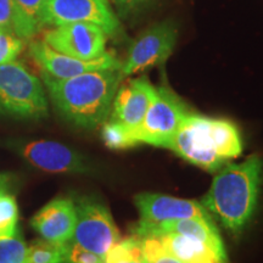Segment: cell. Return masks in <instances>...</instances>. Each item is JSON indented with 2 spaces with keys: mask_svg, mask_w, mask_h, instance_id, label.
<instances>
[{
  "mask_svg": "<svg viewBox=\"0 0 263 263\" xmlns=\"http://www.w3.org/2000/svg\"><path fill=\"white\" fill-rule=\"evenodd\" d=\"M190 112L185 103L172 89L164 85L159 87L144 120L132 130L137 145L149 144L168 149L171 140Z\"/></svg>",
  "mask_w": 263,
  "mask_h": 263,
  "instance_id": "cell-5",
  "label": "cell"
},
{
  "mask_svg": "<svg viewBox=\"0 0 263 263\" xmlns=\"http://www.w3.org/2000/svg\"><path fill=\"white\" fill-rule=\"evenodd\" d=\"M176 43L177 28L172 22L164 21L150 27L130 45L127 60L121 67L122 77L164 64L172 55Z\"/></svg>",
  "mask_w": 263,
  "mask_h": 263,
  "instance_id": "cell-9",
  "label": "cell"
},
{
  "mask_svg": "<svg viewBox=\"0 0 263 263\" xmlns=\"http://www.w3.org/2000/svg\"><path fill=\"white\" fill-rule=\"evenodd\" d=\"M133 129L122 126V124L106 121L103 124L101 130V138L105 145L112 150H124L129 147L137 146L136 140L133 137Z\"/></svg>",
  "mask_w": 263,
  "mask_h": 263,
  "instance_id": "cell-21",
  "label": "cell"
},
{
  "mask_svg": "<svg viewBox=\"0 0 263 263\" xmlns=\"http://www.w3.org/2000/svg\"><path fill=\"white\" fill-rule=\"evenodd\" d=\"M18 206L9 190L0 192V239L11 238L17 233Z\"/></svg>",
  "mask_w": 263,
  "mask_h": 263,
  "instance_id": "cell-20",
  "label": "cell"
},
{
  "mask_svg": "<svg viewBox=\"0 0 263 263\" xmlns=\"http://www.w3.org/2000/svg\"><path fill=\"white\" fill-rule=\"evenodd\" d=\"M242 139L233 122L190 112L168 149L210 173H216L242 153Z\"/></svg>",
  "mask_w": 263,
  "mask_h": 263,
  "instance_id": "cell-3",
  "label": "cell"
},
{
  "mask_svg": "<svg viewBox=\"0 0 263 263\" xmlns=\"http://www.w3.org/2000/svg\"><path fill=\"white\" fill-rule=\"evenodd\" d=\"M115 4L117 5V8L121 10V11H126V10L129 8V6L133 4L136 0H114Z\"/></svg>",
  "mask_w": 263,
  "mask_h": 263,
  "instance_id": "cell-27",
  "label": "cell"
},
{
  "mask_svg": "<svg viewBox=\"0 0 263 263\" xmlns=\"http://www.w3.org/2000/svg\"><path fill=\"white\" fill-rule=\"evenodd\" d=\"M74 203L77 223L71 241L105 257L121 240L110 211L103 202L93 197H81Z\"/></svg>",
  "mask_w": 263,
  "mask_h": 263,
  "instance_id": "cell-6",
  "label": "cell"
},
{
  "mask_svg": "<svg viewBox=\"0 0 263 263\" xmlns=\"http://www.w3.org/2000/svg\"><path fill=\"white\" fill-rule=\"evenodd\" d=\"M166 233H173V234L200 240V241L212 246L217 251L227 254L221 234H219L212 218L194 217V218L174 219V221L160 223L139 221L137 224H134V227H132V234L136 236L161 235L166 234Z\"/></svg>",
  "mask_w": 263,
  "mask_h": 263,
  "instance_id": "cell-14",
  "label": "cell"
},
{
  "mask_svg": "<svg viewBox=\"0 0 263 263\" xmlns=\"http://www.w3.org/2000/svg\"><path fill=\"white\" fill-rule=\"evenodd\" d=\"M0 31L14 32V4H12V0H0Z\"/></svg>",
  "mask_w": 263,
  "mask_h": 263,
  "instance_id": "cell-26",
  "label": "cell"
},
{
  "mask_svg": "<svg viewBox=\"0 0 263 263\" xmlns=\"http://www.w3.org/2000/svg\"><path fill=\"white\" fill-rule=\"evenodd\" d=\"M171 254L183 263H228L227 254L217 251L200 240L186 238L173 233L157 235Z\"/></svg>",
  "mask_w": 263,
  "mask_h": 263,
  "instance_id": "cell-16",
  "label": "cell"
},
{
  "mask_svg": "<svg viewBox=\"0 0 263 263\" xmlns=\"http://www.w3.org/2000/svg\"><path fill=\"white\" fill-rule=\"evenodd\" d=\"M262 178L263 162L257 155L228 162L217 172L201 203L230 234L240 235L257 209Z\"/></svg>",
  "mask_w": 263,
  "mask_h": 263,
  "instance_id": "cell-2",
  "label": "cell"
},
{
  "mask_svg": "<svg viewBox=\"0 0 263 263\" xmlns=\"http://www.w3.org/2000/svg\"><path fill=\"white\" fill-rule=\"evenodd\" d=\"M156 93L157 88L146 77L129 80L118 88L108 121L134 129L144 120Z\"/></svg>",
  "mask_w": 263,
  "mask_h": 263,
  "instance_id": "cell-12",
  "label": "cell"
},
{
  "mask_svg": "<svg viewBox=\"0 0 263 263\" xmlns=\"http://www.w3.org/2000/svg\"><path fill=\"white\" fill-rule=\"evenodd\" d=\"M105 263H146L140 239L132 234L117 241L105 256Z\"/></svg>",
  "mask_w": 263,
  "mask_h": 263,
  "instance_id": "cell-18",
  "label": "cell"
},
{
  "mask_svg": "<svg viewBox=\"0 0 263 263\" xmlns=\"http://www.w3.org/2000/svg\"><path fill=\"white\" fill-rule=\"evenodd\" d=\"M9 179L10 177L6 174H0V192L9 190Z\"/></svg>",
  "mask_w": 263,
  "mask_h": 263,
  "instance_id": "cell-28",
  "label": "cell"
},
{
  "mask_svg": "<svg viewBox=\"0 0 263 263\" xmlns=\"http://www.w3.org/2000/svg\"><path fill=\"white\" fill-rule=\"evenodd\" d=\"M61 263H105V257L88 251L70 240L66 244V256Z\"/></svg>",
  "mask_w": 263,
  "mask_h": 263,
  "instance_id": "cell-25",
  "label": "cell"
},
{
  "mask_svg": "<svg viewBox=\"0 0 263 263\" xmlns=\"http://www.w3.org/2000/svg\"><path fill=\"white\" fill-rule=\"evenodd\" d=\"M66 244L37 239L28 245L27 263H61L66 256Z\"/></svg>",
  "mask_w": 263,
  "mask_h": 263,
  "instance_id": "cell-19",
  "label": "cell"
},
{
  "mask_svg": "<svg viewBox=\"0 0 263 263\" xmlns=\"http://www.w3.org/2000/svg\"><path fill=\"white\" fill-rule=\"evenodd\" d=\"M43 42L61 54L81 60H94L106 52L107 34L97 25L73 22L48 29Z\"/></svg>",
  "mask_w": 263,
  "mask_h": 263,
  "instance_id": "cell-8",
  "label": "cell"
},
{
  "mask_svg": "<svg viewBox=\"0 0 263 263\" xmlns=\"http://www.w3.org/2000/svg\"><path fill=\"white\" fill-rule=\"evenodd\" d=\"M14 32L21 39H31L44 27L43 9L45 0H12Z\"/></svg>",
  "mask_w": 263,
  "mask_h": 263,
  "instance_id": "cell-17",
  "label": "cell"
},
{
  "mask_svg": "<svg viewBox=\"0 0 263 263\" xmlns=\"http://www.w3.org/2000/svg\"><path fill=\"white\" fill-rule=\"evenodd\" d=\"M29 55L41 66L44 73L58 80H66L91 71L122 67V62L111 52L106 51L94 60H81L54 50L45 42H32L29 44Z\"/></svg>",
  "mask_w": 263,
  "mask_h": 263,
  "instance_id": "cell-11",
  "label": "cell"
},
{
  "mask_svg": "<svg viewBox=\"0 0 263 263\" xmlns=\"http://www.w3.org/2000/svg\"><path fill=\"white\" fill-rule=\"evenodd\" d=\"M141 241L144 258L146 263H183L178 257L164 248L157 235L138 236Z\"/></svg>",
  "mask_w": 263,
  "mask_h": 263,
  "instance_id": "cell-23",
  "label": "cell"
},
{
  "mask_svg": "<svg viewBox=\"0 0 263 263\" xmlns=\"http://www.w3.org/2000/svg\"><path fill=\"white\" fill-rule=\"evenodd\" d=\"M87 22L104 29L107 37L118 38L122 27L108 0H45L43 9L44 26Z\"/></svg>",
  "mask_w": 263,
  "mask_h": 263,
  "instance_id": "cell-7",
  "label": "cell"
},
{
  "mask_svg": "<svg viewBox=\"0 0 263 263\" xmlns=\"http://www.w3.org/2000/svg\"><path fill=\"white\" fill-rule=\"evenodd\" d=\"M16 150L31 166L49 173H84L89 164L71 147L51 140L11 141Z\"/></svg>",
  "mask_w": 263,
  "mask_h": 263,
  "instance_id": "cell-10",
  "label": "cell"
},
{
  "mask_svg": "<svg viewBox=\"0 0 263 263\" xmlns=\"http://www.w3.org/2000/svg\"><path fill=\"white\" fill-rule=\"evenodd\" d=\"M134 201L141 222L160 223L194 217L212 218L205 206L196 200L179 199L163 194L141 193L138 194Z\"/></svg>",
  "mask_w": 263,
  "mask_h": 263,
  "instance_id": "cell-13",
  "label": "cell"
},
{
  "mask_svg": "<svg viewBox=\"0 0 263 263\" xmlns=\"http://www.w3.org/2000/svg\"><path fill=\"white\" fill-rule=\"evenodd\" d=\"M77 223L76 203L70 197H58L47 203L31 219L32 228L42 239L52 242L70 241Z\"/></svg>",
  "mask_w": 263,
  "mask_h": 263,
  "instance_id": "cell-15",
  "label": "cell"
},
{
  "mask_svg": "<svg viewBox=\"0 0 263 263\" xmlns=\"http://www.w3.org/2000/svg\"><path fill=\"white\" fill-rule=\"evenodd\" d=\"M42 78L61 116L85 129H94L108 120L115 95L123 80L121 68L91 71L66 80L43 72Z\"/></svg>",
  "mask_w": 263,
  "mask_h": 263,
  "instance_id": "cell-1",
  "label": "cell"
},
{
  "mask_svg": "<svg viewBox=\"0 0 263 263\" xmlns=\"http://www.w3.org/2000/svg\"><path fill=\"white\" fill-rule=\"evenodd\" d=\"M28 245L20 229L11 238L0 239V263H27Z\"/></svg>",
  "mask_w": 263,
  "mask_h": 263,
  "instance_id": "cell-22",
  "label": "cell"
},
{
  "mask_svg": "<svg viewBox=\"0 0 263 263\" xmlns=\"http://www.w3.org/2000/svg\"><path fill=\"white\" fill-rule=\"evenodd\" d=\"M24 49V42L14 32L0 31V65L15 61Z\"/></svg>",
  "mask_w": 263,
  "mask_h": 263,
  "instance_id": "cell-24",
  "label": "cell"
},
{
  "mask_svg": "<svg viewBox=\"0 0 263 263\" xmlns=\"http://www.w3.org/2000/svg\"><path fill=\"white\" fill-rule=\"evenodd\" d=\"M48 100L42 82L24 64L0 65V115L41 120L48 116Z\"/></svg>",
  "mask_w": 263,
  "mask_h": 263,
  "instance_id": "cell-4",
  "label": "cell"
}]
</instances>
